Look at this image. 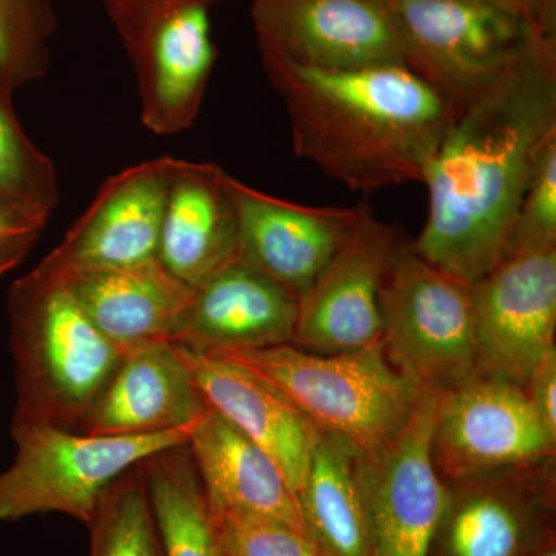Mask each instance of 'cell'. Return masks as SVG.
Segmentation results:
<instances>
[{
  "label": "cell",
  "instance_id": "1",
  "mask_svg": "<svg viewBox=\"0 0 556 556\" xmlns=\"http://www.w3.org/2000/svg\"><path fill=\"white\" fill-rule=\"evenodd\" d=\"M556 142V36L450 121L422 185L417 254L473 285L510 252L519 204Z\"/></svg>",
  "mask_w": 556,
  "mask_h": 556
},
{
  "label": "cell",
  "instance_id": "2",
  "mask_svg": "<svg viewBox=\"0 0 556 556\" xmlns=\"http://www.w3.org/2000/svg\"><path fill=\"white\" fill-rule=\"evenodd\" d=\"M287 110L292 148L354 192L420 182L452 113L405 65L320 70L258 46Z\"/></svg>",
  "mask_w": 556,
  "mask_h": 556
},
{
  "label": "cell",
  "instance_id": "3",
  "mask_svg": "<svg viewBox=\"0 0 556 556\" xmlns=\"http://www.w3.org/2000/svg\"><path fill=\"white\" fill-rule=\"evenodd\" d=\"M16 405L11 422L84 433L124 356L60 278L31 269L9 292Z\"/></svg>",
  "mask_w": 556,
  "mask_h": 556
},
{
  "label": "cell",
  "instance_id": "4",
  "mask_svg": "<svg viewBox=\"0 0 556 556\" xmlns=\"http://www.w3.org/2000/svg\"><path fill=\"white\" fill-rule=\"evenodd\" d=\"M251 369L280 391L318 433L375 456L402 433L422 388L399 371L383 343L354 353L317 354L287 343L208 351Z\"/></svg>",
  "mask_w": 556,
  "mask_h": 556
},
{
  "label": "cell",
  "instance_id": "5",
  "mask_svg": "<svg viewBox=\"0 0 556 556\" xmlns=\"http://www.w3.org/2000/svg\"><path fill=\"white\" fill-rule=\"evenodd\" d=\"M404 47V65L444 101L453 116L556 30L495 0H388Z\"/></svg>",
  "mask_w": 556,
  "mask_h": 556
},
{
  "label": "cell",
  "instance_id": "6",
  "mask_svg": "<svg viewBox=\"0 0 556 556\" xmlns=\"http://www.w3.org/2000/svg\"><path fill=\"white\" fill-rule=\"evenodd\" d=\"M192 428L93 437L43 424L11 422L16 452L13 463L0 471V521L60 514L87 526L116 479L149 456L186 444Z\"/></svg>",
  "mask_w": 556,
  "mask_h": 556
},
{
  "label": "cell",
  "instance_id": "7",
  "mask_svg": "<svg viewBox=\"0 0 556 556\" xmlns=\"http://www.w3.org/2000/svg\"><path fill=\"white\" fill-rule=\"evenodd\" d=\"M383 348L422 390L447 391L479 375L473 294L402 237L380 291Z\"/></svg>",
  "mask_w": 556,
  "mask_h": 556
},
{
  "label": "cell",
  "instance_id": "8",
  "mask_svg": "<svg viewBox=\"0 0 556 556\" xmlns=\"http://www.w3.org/2000/svg\"><path fill=\"white\" fill-rule=\"evenodd\" d=\"M215 0H142L108 9L137 75L142 124L178 135L199 116L217 61Z\"/></svg>",
  "mask_w": 556,
  "mask_h": 556
},
{
  "label": "cell",
  "instance_id": "9",
  "mask_svg": "<svg viewBox=\"0 0 556 556\" xmlns=\"http://www.w3.org/2000/svg\"><path fill=\"white\" fill-rule=\"evenodd\" d=\"M556 434L526 390L477 375L441 391L431 456L445 484L555 460Z\"/></svg>",
  "mask_w": 556,
  "mask_h": 556
},
{
  "label": "cell",
  "instance_id": "10",
  "mask_svg": "<svg viewBox=\"0 0 556 556\" xmlns=\"http://www.w3.org/2000/svg\"><path fill=\"white\" fill-rule=\"evenodd\" d=\"M353 230L338 254L299 299L291 345L317 354L354 353L383 339L380 291L402 233L356 204Z\"/></svg>",
  "mask_w": 556,
  "mask_h": 556
},
{
  "label": "cell",
  "instance_id": "11",
  "mask_svg": "<svg viewBox=\"0 0 556 556\" xmlns=\"http://www.w3.org/2000/svg\"><path fill=\"white\" fill-rule=\"evenodd\" d=\"M471 294L479 375L525 388L556 348V247L515 249Z\"/></svg>",
  "mask_w": 556,
  "mask_h": 556
},
{
  "label": "cell",
  "instance_id": "12",
  "mask_svg": "<svg viewBox=\"0 0 556 556\" xmlns=\"http://www.w3.org/2000/svg\"><path fill=\"white\" fill-rule=\"evenodd\" d=\"M439 391L426 390L407 426L387 448L364 456L371 556H431L448 485L431 456Z\"/></svg>",
  "mask_w": 556,
  "mask_h": 556
},
{
  "label": "cell",
  "instance_id": "13",
  "mask_svg": "<svg viewBox=\"0 0 556 556\" xmlns=\"http://www.w3.org/2000/svg\"><path fill=\"white\" fill-rule=\"evenodd\" d=\"M177 159L161 156L109 178L64 240L36 266L68 280L159 258L161 225Z\"/></svg>",
  "mask_w": 556,
  "mask_h": 556
},
{
  "label": "cell",
  "instance_id": "14",
  "mask_svg": "<svg viewBox=\"0 0 556 556\" xmlns=\"http://www.w3.org/2000/svg\"><path fill=\"white\" fill-rule=\"evenodd\" d=\"M447 485L431 556H530L555 535V460Z\"/></svg>",
  "mask_w": 556,
  "mask_h": 556
},
{
  "label": "cell",
  "instance_id": "15",
  "mask_svg": "<svg viewBox=\"0 0 556 556\" xmlns=\"http://www.w3.org/2000/svg\"><path fill=\"white\" fill-rule=\"evenodd\" d=\"M258 46L320 70L404 65L388 0H251Z\"/></svg>",
  "mask_w": 556,
  "mask_h": 556
},
{
  "label": "cell",
  "instance_id": "16",
  "mask_svg": "<svg viewBox=\"0 0 556 556\" xmlns=\"http://www.w3.org/2000/svg\"><path fill=\"white\" fill-rule=\"evenodd\" d=\"M241 262L302 298L343 247L357 217L354 207H314L276 199L228 174Z\"/></svg>",
  "mask_w": 556,
  "mask_h": 556
},
{
  "label": "cell",
  "instance_id": "17",
  "mask_svg": "<svg viewBox=\"0 0 556 556\" xmlns=\"http://www.w3.org/2000/svg\"><path fill=\"white\" fill-rule=\"evenodd\" d=\"M298 314V298L237 260L193 289L172 342L200 353L287 345Z\"/></svg>",
  "mask_w": 556,
  "mask_h": 556
},
{
  "label": "cell",
  "instance_id": "18",
  "mask_svg": "<svg viewBox=\"0 0 556 556\" xmlns=\"http://www.w3.org/2000/svg\"><path fill=\"white\" fill-rule=\"evenodd\" d=\"M206 409L177 343L155 340L124 351L84 433L93 437L160 433L195 426Z\"/></svg>",
  "mask_w": 556,
  "mask_h": 556
},
{
  "label": "cell",
  "instance_id": "19",
  "mask_svg": "<svg viewBox=\"0 0 556 556\" xmlns=\"http://www.w3.org/2000/svg\"><path fill=\"white\" fill-rule=\"evenodd\" d=\"M178 348L207 407L265 450L299 496L320 434L316 428L280 391L251 369L215 354Z\"/></svg>",
  "mask_w": 556,
  "mask_h": 556
},
{
  "label": "cell",
  "instance_id": "20",
  "mask_svg": "<svg viewBox=\"0 0 556 556\" xmlns=\"http://www.w3.org/2000/svg\"><path fill=\"white\" fill-rule=\"evenodd\" d=\"M239 255V218L228 172L214 163L177 160L161 225L159 262L195 289Z\"/></svg>",
  "mask_w": 556,
  "mask_h": 556
},
{
  "label": "cell",
  "instance_id": "21",
  "mask_svg": "<svg viewBox=\"0 0 556 556\" xmlns=\"http://www.w3.org/2000/svg\"><path fill=\"white\" fill-rule=\"evenodd\" d=\"M188 447L211 510L277 519L308 535L283 471L228 419L207 407Z\"/></svg>",
  "mask_w": 556,
  "mask_h": 556
},
{
  "label": "cell",
  "instance_id": "22",
  "mask_svg": "<svg viewBox=\"0 0 556 556\" xmlns=\"http://www.w3.org/2000/svg\"><path fill=\"white\" fill-rule=\"evenodd\" d=\"M62 281L91 324L124 351L155 340L172 342L193 294L159 258Z\"/></svg>",
  "mask_w": 556,
  "mask_h": 556
},
{
  "label": "cell",
  "instance_id": "23",
  "mask_svg": "<svg viewBox=\"0 0 556 556\" xmlns=\"http://www.w3.org/2000/svg\"><path fill=\"white\" fill-rule=\"evenodd\" d=\"M362 470L357 448L318 434L298 500L306 532L324 556H371Z\"/></svg>",
  "mask_w": 556,
  "mask_h": 556
},
{
  "label": "cell",
  "instance_id": "24",
  "mask_svg": "<svg viewBox=\"0 0 556 556\" xmlns=\"http://www.w3.org/2000/svg\"><path fill=\"white\" fill-rule=\"evenodd\" d=\"M163 556H226L188 442L139 464Z\"/></svg>",
  "mask_w": 556,
  "mask_h": 556
},
{
  "label": "cell",
  "instance_id": "25",
  "mask_svg": "<svg viewBox=\"0 0 556 556\" xmlns=\"http://www.w3.org/2000/svg\"><path fill=\"white\" fill-rule=\"evenodd\" d=\"M14 90L0 70V200L50 218L61 199L56 169L22 129Z\"/></svg>",
  "mask_w": 556,
  "mask_h": 556
},
{
  "label": "cell",
  "instance_id": "26",
  "mask_svg": "<svg viewBox=\"0 0 556 556\" xmlns=\"http://www.w3.org/2000/svg\"><path fill=\"white\" fill-rule=\"evenodd\" d=\"M87 527V556H163L139 466L105 490Z\"/></svg>",
  "mask_w": 556,
  "mask_h": 556
},
{
  "label": "cell",
  "instance_id": "27",
  "mask_svg": "<svg viewBox=\"0 0 556 556\" xmlns=\"http://www.w3.org/2000/svg\"><path fill=\"white\" fill-rule=\"evenodd\" d=\"M56 22L51 0H0V70L14 89L49 72Z\"/></svg>",
  "mask_w": 556,
  "mask_h": 556
},
{
  "label": "cell",
  "instance_id": "28",
  "mask_svg": "<svg viewBox=\"0 0 556 556\" xmlns=\"http://www.w3.org/2000/svg\"><path fill=\"white\" fill-rule=\"evenodd\" d=\"M211 511L226 556H324L306 533L277 519Z\"/></svg>",
  "mask_w": 556,
  "mask_h": 556
},
{
  "label": "cell",
  "instance_id": "29",
  "mask_svg": "<svg viewBox=\"0 0 556 556\" xmlns=\"http://www.w3.org/2000/svg\"><path fill=\"white\" fill-rule=\"evenodd\" d=\"M533 247H556V142L544 152L527 186L515 222L510 252Z\"/></svg>",
  "mask_w": 556,
  "mask_h": 556
},
{
  "label": "cell",
  "instance_id": "30",
  "mask_svg": "<svg viewBox=\"0 0 556 556\" xmlns=\"http://www.w3.org/2000/svg\"><path fill=\"white\" fill-rule=\"evenodd\" d=\"M49 217L0 200V277L17 268L42 236Z\"/></svg>",
  "mask_w": 556,
  "mask_h": 556
},
{
  "label": "cell",
  "instance_id": "31",
  "mask_svg": "<svg viewBox=\"0 0 556 556\" xmlns=\"http://www.w3.org/2000/svg\"><path fill=\"white\" fill-rule=\"evenodd\" d=\"M525 390L538 415L556 434V348L533 369Z\"/></svg>",
  "mask_w": 556,
  "mask_h": 556
},
{
  "label": "cell",
  "instance_id": "32",
  "mask_svg": "<svg viewBox=\"0 0 556 556\" xmlns=\"http://www.w3.org/2000/svg\"><path fill=\"white\" fill-rule=\"evenodd\" d=\"M519 11L548 30H556V0H495Z\"/></svg>",
  "mask_w": 556,
  "mask_h": 556
},
{
  "label": "cell",
  "instance_id": "33",
  "mask_svg": "<svg viewBox=\"0 0 556 556\" xmlns=\"http://www.w3.org/2000/svg\"><path fill=\"white\" fill-rule=\"evenodd\" d=\"M530 556H556L555 535L548 536Z\"/></svg>",
  "mask_w": 556,
  "mask_h": 556
},
{
  "label": "cell",
  "instance_id": "34",
  "mask_svg": "<svg viewBox=\"0 0 556 556\" xmlns=\"http://www.w3.org/2000/svg\"><path fill=\"white\" fill-rule=\"evenodd\" d=\"M105 5V10L112 9V7L124 5V3L142 2V0H102Z\"/></svg>",
  "mask_w": 556,
  "mask_h": 556
}]
</instances>
